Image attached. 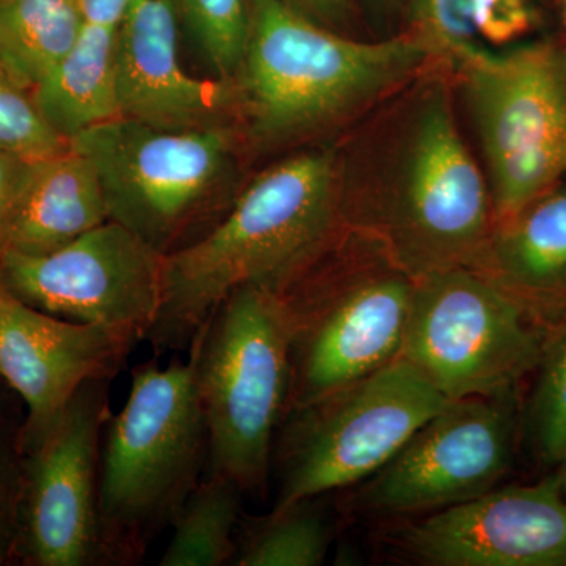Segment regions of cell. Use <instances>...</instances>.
<instances>
[{
	"instance_id": "6da1fadb",
	"label": "cell",
	"mask_w": 566,
	"mask_h": 566,
	"mask_svg": "<svg viewBox=\"0 0 566 566\" xmlns=\"http://www.w3.org/2000/svg\"><path fill=\"white\" fill-rule=\"evenodd\" d=\"M453 82L430 66L363 118L340 148L346 229L371 238L409 277L476 270L493 237L483 167L463 139Z\"/></svg>"
},
{
	"instance_id": "7a4b0ae2",
	"label": "cell",
	"mask_w": 566,
	"mask_h": 566,
	"mask_svg": "<svg viewBox=\"0 0 566 566\" xmlns=\"http://www.w3.org/2000/svg\"><path fill=\"white\" fill-rule=\"evenodd\" d=\"M340 148H305L241 188L221 221L164 255L163 300L145 342L188 352L208 316L243 285L281 292L345 233Z\"/></svg>"
},
{
	"instance_id": "3957f363",
	"label": "cell",
	"mask_w": 566,
	"mask_h": 566,
	"mask_svg": "<svg viewBox=\"0 0 566 566\" xmlns=\"http://www.w3.org/2000/svg\"><path fill=\"white\" fill-rule=\"evenodd\" d=\"M430 66L428 52L406 32L357 40L281 0H248L243 57L232 80L248 155L353 125Z\"/></svg>"
},
{
	"instance_id": "277c9868",
	"label": "cell",
	"mask_w": 566,
	"mask_h": 566,
	"mask_svg": "<svg viewBox=\"0 0 566 566\" xmlns=\"http://www.w3.org/2000/svg\"><path fill=\"white\" fill-rule=\"evenodd\" d=\"M208 433L192 357L132 371L128 400L104 424L98 521L104 566H136L203 479Z\"/></svg>"
},
{
	"instance_id": "5b68a950",
	"label": "cell",
	"mask_w": 566,
	"mask_h": 566,
	"mask_svg": "<svg viewBox=\"0 0 566 566\" xmlns=\"http://www.w3.org/2000/svg\"><path fill=\"white\" fill-rule=\"evenodd\" d=\"M208 433V474L243 494L268 485L292 392V327L281 294L233 290L189 345Z\"/></svg>"
},
{
	"instance_id": "8992f818",
	"label": "cell",
	"mask_w": 566,
	"mask_h": 566,
	"mask_svg": "<svg viewBox=\"0 0 566 566\" xmlns=\"http://www.w3.org/2000/svg\"><path fill=\"white\" fill-rule=\"evenodd\" d=\"M71 148L98 175L109 221L169 253L188 248L216 226L237 199L240 126L167 132L114 118L74 136Z\"/></svg>"
},
{
	"instance_id": "52a82bcc",
	"label": "cell",
	"mask_w": 566,
	"mask_h": 566,
	"mask_svg": "<svg viewBox=\"0 0 566 566\" xmlns=\"http://www.w3.org/2000/svg\"><path fill=\"white\" fill-rule=\"evenodd\" d=\"M277 293L292 327L289 412L400 356L415 279L371 238L346 229L322 259Z\"/></svg>"
},
{
	"instance_id": "ba28073f",
	"label": "cell",
	"mask_w": 566,
	"mask_h": 566,
	"mask_svg": "<svg viewBox=\"0 0 566 566\" xmlns=\"http://www.w3.org/2000/svg\"><path fill=\"white\" fill-rule=\"evenodd\" d=\"M450 76L479 140L497 226L566 177L565 43L480 52Z\"/></svg>"
},
{
	"instance_id": "9c48e42d",
	"label": "cell",
	"mask_w": 566,
	"mask_h": 566,
	"mask_svg": "<svg viewBox=\"0 0 566 566\" xmlns=\"http://www.w3.org/2000/svg\"><path fill=\"white\" fill-rule=\"evenodd\" d=\"M449 401L397 357L289 412L275 438L281 488L274 509L370 479Z\"/></svg>"
},
{
	"instance_id": "30bf717a",
	"label": "cell",
	"mask_w": 566,
	"mask_h": 566,
	"mask_svg": "<svg viewBox=\"0 0 566 566\" xmlns=\"http://www.w3.org/2000/svg\"><path fill=\"white\" fill-rule=\"evenodd\" d=\"M545 323L471 268L415 281L400 356L447 400L517 390L534 374Z\"/></svg>"
},
{
	"instance_id": "8fae6325",
	"label": "cell",
	"mask_w": 566,
	"mask_h": 566,
	"mask_svg": "<svg viewBox=\"0 0 566 566\" xmlns=\"http://www.w3.org/2000/svg\"><path fill=\"white\" fill-rule=\"evenodd\" d=\"M523 434L517 390L450 400L424 422L354 502L374 516H416L490 493L512 471Z\"/></svg>"
},
{
	"instance_id": "7c38bea8",
	"label": "cell",
	"mask_w": 566,
	"mask_h": 566,
	"mask_svg": "<svg viewBox=\"0 0 566 566\" xmlns=\"http://www.w3.org/2000/svg\"><path fill=\"white\" fill-rule=\"evenodd\" d=\"M114 378L84 382L39 444L24 452L17 560L31 566H104L99 460Z\"/></svg>"
},
{
	"instance_id": "4fadbf2b",
	"label": "cell",
	"mask_w": 566,
	"mask_h": 566,
	"mask_svg": "<svg viewBox=\"0 0 566 566\" xmlns=\"http://www.w3.org/2000/svg\"><path fill=\"white\" fill-rule=\"evenodd\" d=\"M163 263L132 230L106 221L44 255H0V281L44 314L129 327L145 342L161 307Z\"/></svg>"
},
{
	"instance_id": "5bb4252c",
	"label": "cell",
	"mask_w": 566,
	"mask_h": 566,
	"mask_svg": "<svg viewBox=\"0 0 566 566\" xmlns=\"http://www.w3.org/2000/svg\"><path fill=\"white\" fill-rule=\"evenodd\" d=\"M424 566H566V499L558 475L427 513L394 534Z\"/></svg>"
},
{
	"instance_id": "9a60e30c",
	"label": "cell",
	"mask_w": 566,
	"mask_h": 566,
	"mask_svg": "<svg viewBox=\"0 0 566 566\" xmlns=\"http://www.w3.org/2000/svg\"><path fill=\"white\" fill-rule=\"evenodd\" d=\"M140 342L129 327L44 314L0 281V379L25 406L22 452L39 444L84 382L115 378Z\"/></svg>"
},
{
	"instance_id": "2e32d148",
	"label": "cell",
	"mask_w": 566,
	"mask_h": 566,
	"mask_svg": "<svg viewBox=\"0 0 566 566\" xmlns=\"http://www.w3.org/2000/svg\"><path fill=\"white\" fill-rule=\"evenodd\" d=\"M178 24L170 0H133L118 32V117L167 132L240 126L232 80H197L182 70Z\"/></svg>"
},
{
	"instance_id": "e0dca14e",
	"label": "cell",
	"mask_w": 566,
	"mask_h": 566,
	"mask_svg": "<svg viewBox=\"0 0 566 566\" xmlns=\"http://www.w3.org/2000/svg\"><path fill=\"white\" fill-rule=\"evenodd\" d=\"M109 221L98 175L70 148L28 161L0 223V255H44Z\"/></svg>"
},
{
	"instance_id": "ac0fdd59",
	"label": "cell",
	"mask_w": 566,
	"mask_h": 566,
	"mask_svg": "<svg viewBox=\"0 0 566 566\" xmlns=\"http://www.w3.org/2000/svg\"><path fill=\"white\" fill-rule=\"evenodd\" d=\"M475 271L539 322L566 311V177L495 226Z\"/></svg>"
},
{
	"instance_id": "d6986e66",
	"label": "cell",
	"mask_w": 566,
	"mask_h": 566,
	"mask_svg": "<svg viewBox=\"0 0 566 566\" xmlns=\"http://www.w3.org/2000/svg\"><path fill=\"white\" fill-rule=\"evenodd\" d=\"M118 32L120 28L82 22L65 57L32 91L43 117L66 140L118 118Z\"/></svg>"
},
{
	"instance_id": "ffe728a7",
	"label": "cell",
	"mask_w": 566,
	"mask_h": 566,
	"mask_svg": "<svg viewBox=\"0 0 566 566\" xmlns=\"http://www.w3.org/2000/svg\"><path fill=\"white\" fill-rule=\"evenodd\" d=\"M80 0H0V63L33 91L81 31Z\"/></svg>"
},
{
	"instance_id": "44dd1931",
	"label": "cell",
	"mask_w": 566,
	"mask_h": 566,
	"mask_svg": "<svg viewBox=\"0 0 566 566\" xmlns=\"http://www.w3.org/2000/svg\"><path fill=\"white\" fill-rule=\"evenodd\" d=\"M324 495L273 509L238 526L234 566H319L334 539Z\"/></svg>"
},
{
	"instance_id": "7402d4cb",
	"label": "cell",
	"mask_w": 566,
	"mask_h": 566,
	"mask_svg": "<svg viewBox=\"0 0 566 566\" xmlns=\"http://www.w3.org/2000/svg\"><path fill=\"white\" fill-rule=\"evenodd\" d=\"M243 491L226 476L207 474L172 524L161 566L232 565Z\"/></svg>"
},
{
	"instance_id": "603a6c76",
	"label": "cell",
	"mask_w": 566,
	"mask_h": 566,
	"mask_svg": "<svg viewBox=\"0 0 566 566\" xmlns=\"http://www.w3.org/2000/svg\"><path fill=\"white\" fill-rule=\"evenodd\" d=\"M534 375L523 408V434L536 460L558 468L566 458V311L545 322Z\"/></svg>"
},
{
	"instance_id": "cb8c5ba5",
	"label": "cell",
	"mask_w": 566,
	"mask_h": 566,
	"mask_svg": "<svg viewBox=\"0 0 566 566\" xmlns=\"http://www.w3.org/2000/svg\"><path fill=\"white\" fill-rule=\"evenodd\" d=\"M485 0H408L403 32L423 48L431 63L452 74L480 54L479 17Z\"/></svg>"
},
{
	"instance_id": "d4e9b609",
	"label": "cell",
	"mask_w": 566,
	"mask_h": 566,
	"mask_svg": "<svg viewBox=\"0 0 566 566\" xmlns=\"http://www.w3.org/2000/svg\"><path fill=\"white\" fill-rule=\"evenodd\" d=\"M216 77L233 80L248 32V0H170Z\"/></svg>"
},
{
	"instance_id": "484cf974",
	"label": "cell",
	"mask_w": 566,
	"mask_h": 566,
	"mask_svg": "<svg viewBox=\"0 0 566 566\" xmlns=\"http://www.w3.org/2000/svg\"><path fill=\"white\" fill-rule=\"evenodd\" d=\"M0 148L25 161L69 150L70 140L46 122L31 91L18 84L0 63Z\"/></svg>"
},
{
	"instance_id": "4316f807",
	"label": "cell",
	"mask_w": 566,
	"mask_h": 566,
	"mask_svg": "<svg viewBox=\"0 0 566 566\" xmlns=\"http://www.w3.org/2000/svg\"><path fill=\"white\" fill-rule=\"evenodd\" d=\"M24 452L21 427L13 431L0 423V565L17 560L20 539Z\"/></svg>"
},
{
	"instance_id": "83f0119b",
	"label": "cell",
	"mask_w": 566,
	"mask_h": 566,
	"mask_svg": "<svg viewBox=\"0 0 566 566\" xmlns=\"http://www.w3.org/2000/svg\"><path fill=\"white\" fill-rule=\"evenodd\" d=\"M281 2L334 31L344 28L353 17V0H281Z\"/></svg>"
},
{
	"instance_id": "f1b7e54d",
	"label": "cell",
	"mask_w": 566,
	"mask_h": 566,
	"mask_svg": "<svg viewBox=\"0 0 566 566\" xmlns=\"http://www.w3.org/2000/svg\"><path fill=\"white\" fill-rule=\"evenodd\" d=\"M133 0H80L82 22L122 28Z\"/></svg>"
},
{
	"instance_id": "f546056e",
	"label": "cell",
	"mask_w": 566,
	"mask_h": 566,
	"mask_svg": "<svg viewBox=\"0 0 566 566\" xmlns=\"http://www.w3.org/2000/svg\"><path fill=\"white\" fill-rule=\"evenodd\" d=\"M25 164H28L25 159L18 158L13 153L0 148V223L9 210L14 192H17Z\"/></svg>"
},
{
	"instance_id": "4dcf8cb0",
	"label": "cell",
	"mask_w": 566,
	"mask_h": 566,
	"mask_svg": "<svg viewBox=\"0 0 566 566\" xmlns=\"http://www.w3.org/2000/svg\"><path fill=\"white\" fill-rule=\"evenodd\" d=\"M558 480H560L562 491H564V495L566 499V458L564 460V463L558 465Z\"/></svg>"
},
{
	"instance_id": "1f68e13d",
	"label": "cell",
	"mask_w": 566,
	"mask_h": 566,
	"mask_svg": "<svg viewBox=\"0 0 566 566\" xmlns=\"http://www.w3.org/2000/svg\"><path fill=\"white\" fill-rule=\"evenodd\" d=\"M379 2L385 3L386 7H398L401 6V3L406 6L408 0H379Z\"/></svg>"
},
{
	"instance_id": "d6a6232c",
	"label": "cell",
	"mask_w": 566,
	"mask_h": 566,
	"mask_svg": "<svg viewBox=\"0 0 566 566\" xmlns=\"http://www.w3.org/2000/svg\"><path fill=\"white\" fill-rule=\"evenodd\" d=\"M558 2H560L562 14H564L565 31H566V0H558ZM565 48H566V41H565Z\"/></svg>"
}]
</instances>
